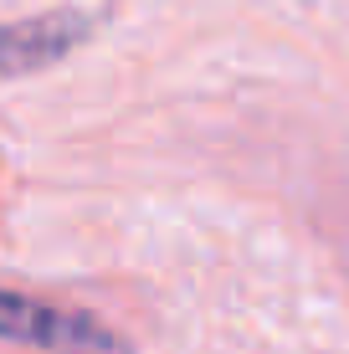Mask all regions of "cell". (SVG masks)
Listing matches in <instances>:
<instances>
[{
    "instance_id": "obj_1",
    "label": "cell",
    "mask_w": 349,
    "mask_h": 354,
    "mask_svg": "<svg viewBox=\"0 0 349 354\" xmlns=\"http://www.w3.org/2000/svg\"><path fill=\"white\" fill-rule=\"evenodd\" d=\"M0 339L46 354H124L118 328H108L98 313L57 308V303L26 298L10 288H0Z\"/></svg>"
},
{
    "instance_id": "obj_2",
    "label": "cell",
    "mask_w": 349,
    "mask_h": 354,
    "mask_svg": "<svg viewBox=\"0 0 349 354\" xmlns=\"http://www.w3.org/2000/svg\"><path fill=\"white\" fill-rule=\"evenodd\" d=\"M93 31H98V16H88L77 6L41 10L31 21H0V77H26V72L62 62Z\"/></svg>"
}]
</instances>
